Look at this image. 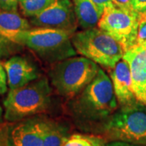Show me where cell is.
<instances>
[{"label":"cell","mask_w":146,"mask_h":146,"mask_svg":"<svg viewBox=\"0 0 146 146\" xmlns=\"http://www.w3.org/2000/svg\"><path fill=\"white\" fill-rule=\"evenodd\" d=\"M131 5L133 10L138 13L146 11V0H131Z\"/></svg>","instance_id":"cell-22"},{"label":"cell","mask_w":146,"mask_h":146,"mask_svg":"<svg viewBox=\"0 0 146 146\" xmlns=\"http://www.w3.org/2000/svg\"><path fill=\"white\" fill-rule=\"evenodd\" d=\"M7 142V146H43L39 119L24 120L11 127Z\"/></svg>","instance_id":"cell-10"},{"label":"cell","mask_w":146,"mask_h":146,"mask_svg":"<svg viewBox=\"0 0 146 146\" xmlns=\"http://www.w3.org/2000/svg\"><path fill=\"white\" fill-rule=\"evenodd\" d=\"M91 139H92V142H93V146H106L104 144V141L100 138L91 137Z\"/></svg>","instance_id":"cell-26"},{"label":"cell","mask_w":146,"mask_h":146,"mask_svg":"<svg viewBox=\"0 0 146 146\" xmlns=\"http://www.w3.org/2000/svg\"><path fill=\"white\" fill-rule=\"evenodd\" d=\"M71 41L79 54L110 69L123 58L125 52L119 42L96 27L75 32Z\"/></svg>","instance_id":"cell-5"},{"label":"cell","mask_w":146,"mask_h":146,"mask_svg":"<svg viewBox=\"0 0 146 146\" xmlns=\"http://www.w3.org/2000/svg\"><path fill=\"white\" fill-rule=\"evenodd\" d=\"M74 10L79 26L89 29L98 25L102 13L92 0H73Z\"/></svg>","instance_id":"cell-14"},{"label":"cell","mask_w":146,"mask_h":146,"mask_svg":"<svg viewBox=\"0 0 146 146\" xmlns=\"http://www.w3.org/2000/svg\"><path fill=\"white\" fill-rule=\"evenodd\" d=\"M10 89L22 87L39 78L36 66L21 56H14L3 63Z\"/></svg>","instance_id":"cell-11"},{"label":"cell","mask_w":146,"mask_h":146,"mask_svg":"<svg viewBox=\"0 0 146 146\" xmlns=\"http://www.w3.org/2000/svg\"><path fill=\"white\" fill-rule=\"evenodd\" d=\"M110 79L116 98L121 106L134 104L138 102L131 87L130 68L125 59H120L112 68Z\"/></svg>","instance_id":"cell-12"},{"label":"cell","mask_w":146,"mask_h":146,"mask_svg":"<svg viewBox=\"0 0 146 146\" xmlns=\"http://www.w3.org/2000/svg\"><path fill=\"white\" fill-rule=\"evenodd\" d=\"M92 1L94 2V4L97 6V7L98 8V10L102 14H103L105 8L114 6L111 0H92Z\"/></svg>","instance_id":"cell-23"},{"label":"cell","mask_w":146,"mask_h":146,"mask_svg":"<svg viewBox=\"0 0 146 146\" xmlns=\"http://www.w3.org/2000/svg\"><path fill=\"white\" fill-rule=\"evenodd\" d=\"M131 76V87L136 100L140 102L146 90V46H134L123 54Z\"/></svg>","instance_id":"cell-9"},{"label":"cell","mask_w":146,"mask_h":146,"mask_svg":"<svg viewBox=\"0 0 146 146\" xmlns=\"http://www.w3.org/2000/svg\"><path fill=\"white\" fill-rule=\"evenodd\" d=\"M51 93L49 80L44 76L10 89L3 101L4 119L15 123L46 111L51 102Z\"/></svg>","instance_id":"cell-3"},{"label":"cell","mask_w":146,"mask_h":146,"mask_svg":"<svg viewBox=\"0 0 146 146\" xmlns=\"http://www.w3.org/2000/svg\"><path fill=\"white\" fill-rule=\"evenodd\" d=\"M63 146H93L91 137L74 134L68 137Z\"/></svg>","instance_id":"cell-18"},{"label":"cell","mask_w":146,"mask_h":146,"mask_svg":"<svg viewBox=\"0 0 146 146\" xmlns=\"http://www.w3.org/2000/svg\"><path fill=\"white\" fill-rule=\"evenodd\" d=\"M100 68L87 58L72 56L54 63L49 76L58 94L72 99L96 77Z\"/></svg>","instance_id":"cell-4"},{"label":"cell","mask_w":146,"mask_h":146,"mask_svg":"<svg viewBox=\"0 0 146 146\" xmlns=\"http://www.w3.org/2000/svg\"><path fill=\"white\" fill-rule=\"evenodd\" d=\"M31 29L29 22L17 12L0 10V54L7 46L16 45L14 37L18 33Z\"/></svg>","instance_id":"cell-13"},{"label":"cell","mask_w":146,"mask_h":146,"mask_svg":"<svg viewBox=\"0 0 146 146\" xmlns=\"http://www.w3.org/2000/svg\"><path fill=\"white\" fill-rule=\"evenodd\" d=\"M140 102L146 106V90H145V94H144V95H143V97H142V98H141Z\"/></svg>","instance_id":"cell-27"},{"label":"cell","mask_w":146,"mask_h":146,"mask_svg":"<svg viewBox=\"0 0 146 146\" xmlns=\"http://www.w3.org/2000/svg\"><path fill=\"white\" fill-rule=\"evenodd\" d=\"M113 4L120 9L126 11H134L131 5V0H111Z\"/></svg>","instance_id":"cell-21"},{"label":"cell","mask_w":146,"mask_h":146,"mask_svg":"<svg viewBox=\"0 0 146 146\" xmlns=\"http://www.w3.org/2000/svg\"><path fill=\"white\" fill-rule=\"evenodd\" d=\"M3 110L0 106V123L3 121Z\"/></svg>","instance_id":"cell-28"},{"label":"cell","mask_w":146,"mask_h":146,"mask_svg":"<svg viewBox=\"0 0 146 146\" xmlns=\"http://www.w3.org/2000/svg\"><path fill=\"white\" fill-rule=\"evenodd\" d=\"M54 0H19L22 14L27 17H33L46 9Z\"/></svg>","instance_id":"cell-16"},{"label":"cell","mask_w":146,"mask_h":146,"mask_svg":"<svg viewBox=\"0 0 146 146\" xmlns=\"http://www.w3.org/2000/svg\"><path fill=\"white\" fill-rule=\"evenodd\" d=\"M106 146H141L140 145H135V144H131L127 142H123V141H112L109 144H107Z\"/></svg>","instance_id":"cell-24"},{"label":"cell","mask_w":146,"mask_h":146,"mask_svg":"<svg viewBox=\"0 0 146 146\" xmlns=\"http://www.w3.org/2000/svg\"><path fill=\"white\" fill-rule=\"evenodd\" d=\"M105 131L113 141L146 145V106L137 102L122 106L110 117Z\"/></svg>","instance_id":"cell-6"},{"label":"cell","mask_w":146,"mask_h":146,"mask_svg":"<svg viewBox=\"0 0 146 146\" xmlns=\"http://www.w3.org/2000/svg\"><path fill=\"white\" fill-rule=\"evenodd\" d=\"M32 25L76 32L77 21L74 6L70 0H54L46 9L31 17Z\"/></svg>","instance_id":"cell-8"},{"label":"cell","mask_w":146,"mask_h":146,"mask_svg":"<svg viewBox=\"0 0 146 146\" xmlns=\"http://www.w3.org/2000/svg\"><path fill=\"white\" fill-rule=\"evenodd\" d=\"M136 46H146V11L139 13Z\"/></svg>","instance_id":"cell-17"},{"label":"cell","mask_w":146,"mask_h":146,"mask_svg":"<svg viewBox=\"0 0 146 146\" xmlns=\"http://www.w3.org/2000/svg\"><path fill=\"white\" fill-rule=\"evenodd\" d=\"M72 102V110L79 119L97 121L110 117L118 108L111 79L100 68L96 77Z\"/></svg>","instance_id":"cell-1"},{"label":"cell","mask_w":146,"mask_h":146,"mask_svg":"<svg viewBox=\"0 0 146 146\" xmlns=\"http://www.w3.org/2000/svg\"><path fill=\"white\" fill-rule=\"evenodd\" d=\"M7 76L3 64L0 63V95L4 94L7 91Z\"/></svg>","instance_id":"cell-20"},{"label":"cell","mask_w":146,"mask_h":146,"mask_svg":"<svg viewBox=\"0 0 146 146\" xmlns=\"http://www.w3.org/2000/svg\"><path fill=\"white\" fill-rule=\"evenodd\" d=\"M43 146H63L68 139L65 126L50 119H39Z\"/></svg>","instance_id":"cell-15"},{"label":"cell","mask_w":146,"mask_h":146,"mask_svg":"<svg viewBox=\"0 0 146 146\" xmlns=\"http://www.w3.org/2000/svg\"><path fill=\"white\" fill-rule=\"evenodd\" d=\"M73 33L68 30L36 27L18 33L13 41L18 46L34 51L43 61L55 63L77 54L71 41Z\"/></svg>","instance_id":"cell-2"},{"label":"cell","mask_w":146,"mask_h":146,"mask_svg":"<svg viewBox=\"0 0 146 146\" xmlns=\"http://www.w3.org/2000/svg\"><path fill=\"white\" fill-rule=\"evenodd\" d=\"M7 131L4 132L3 130L0 127V146H7Z\"/></svg>","instance_id":"cell-25"},{"label":"cell","mask_w":146,"mask_h":146,"mask_svg":"<svg viewBox=\"0 0 146 146\" xmlns=\"http://www.w3.org/2000/svg\"><path fill=\"white\" fill-rule=\"evenodd\" d=\"M138 24V12L114 5L105 8L98 26L119 42L126 51L136 45Z\"/></svg>","instance_id":"cell-7"},{"label":"cell","mask_w":146,"mask_h":146,"mask_svg":"<svg viewBox=\"0 0 146 146\" xmlns=\"http://www.w3.org/2000/svg\"><path fill=\"white\" fill-rule=\"evenodd\" d=\"M19 0H0V10L17 12Z\"/></svg>","instance_id":"cell-19"}]
</instances>
